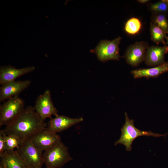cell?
<instances>
[{
    "label": "cell",
    "instance_id": "6da1fadb",
    "mask_svg": "<svg viewBox=\"0 0 168 168\" xmlns=\"http://www.w3.org/2000/svg\"><path fill=\"white\" fill-rule=\"evenodd\" d=\"M47 125L37 114L34 107L29 106L6 125L3 130L6 135H16L23 141L46 128Z\"/></svg>",
    "mask_w": 168,
    "mask_h": 168
},
{
    "label": "cell",
    "instance_id": "7a4b0ae2",
    "mask_svg": "<svg viewBox=\"0 0 168 168\" xmlns=\"http://www.w3.org/2000/svg\"><path fill=\"white\" fill-rule=\"evenodd\" d=\"M125 122L121 129V133L120 137L115 142L114 145L116 146L118 144H123L126 147V150L127 151H131L133 142L138 137L144 136L156 138L166 137L167 135V133L161 134L154 133L151 131H141L134 126V120L130 119L126 112L125 113Z\"/></svg>",
    "mask_w": 168,
    "mask_h": 168
},
{
    "label": "cell",
    "instance_id": "3957f363",
    "mask_svg": "<svg viewBox=\"0 0 168 168\" xmlns=\"http://www.w3.org/2000/svg\"><path fill=\"white\" fill-rule=\"evenodd\" d=\"M43 158L46 168H60L73 159L68 147L61 141L45 150Z\"/></svg>",
    "mask_w": 168,
    "mask_h": 168
},
{
    "label": "cell",
    "instance_id": "277c9868",
    "mask_svg": "<svg viewBox=\"0 0 168 168\" xmlns=\"http://www.w3.org/2000/svg\"><path fill=\"white\" fill-rule=\"evenodd\" d=\"M16 150L30 168H42L43 151L36 147L29 138L23 140Z\"/></svg>",
    "mask_w": 168,
    "mask_h": 168
},
{
    "label": "cell",
    "instance_id": "5b68a950",
    "mask_svg": "<svg viewBox=\"0 0 168 168\" xmlns=\"http://www.w3.org/2000/svg\"><path fill=\"white\" fill-rule=\"evenodd\" d=\"M24 100L19 96L12 97L0 105V126L6 125L25 109Z\"/></svg>",
    "mask_w": 168,
    "mask_h": 168
},
{
    "label": "cell",
    "instance_id": "8992f818",
    "mask_svg": "<svg viewBox=\"0 0 168 168\" xmlns=\"http://www.w3.org/2000/svg\"><path fill=\"white\" fill-rule=\"evenodd\" d=\"M121 39L119 36L111 41L101 40L94 50L98 59L102 62L119 60V45Z\"/></svg>",
    "mask_w": 168,
    "mask_h": 168
},
{
    "label": "cell",
    "instance_id": "52a82bcc",
    "mask_svg": "<svg viewBox=\"0 0 168 168\" xmlns=\"http://www.w3.org/2000/svg\"><path fill=\"white\" fill-rule=\"evenodd\" d=\"M34 108L37 114L44 121L47 118H51L53 115L58 114V110L54 105L49 89L38 97Z\"/></svg>",
    "mask_w": 168,
    "mask_h": 168
},
{
    "label": "cell",
    "instance_id": "ba28073f",
    "mask_svg": "<svg viewBox=\"0 0 168 168\" xmlns=\"http://www.w3.org/2000/svg\"><path fill=\"white\" fill-rule=\"evenodd\" d=\"M148 47L147 43L143 41L136 42L129 46L124 55L126 62L133 67L138 66L145 60Z\"/></svg>",
    "mask_w": 168,
    "mask_h": 168
},
{
    "label": "cell",
    "instance_id": "9c48e42d",
    "mask_svg": "<svg viewBox=\"0 0 168 168\" xmlns=\"http://www.w3.org/2000/svg\"><path fill=\"white\" fill-rule=\"evenodd\" d=\"M29 139L36 147L43 151L51 147L61 141L59 135L49 131L46 128L38 132Z\"/></svg>",
    "mask_w": 168,
    "mask_h": 168
},
{
    "label": "cell",
    "instance_id": "30bf717a",
    "mask_svg": "<svg viewBox=\"0 0 168 168\" xmlns=\"http://www.w3.org/2000/svg\"><path fill=\"white\" fill-rule=\"evenodd\" d=\"M29 80L15 81L1 85L0 87V102H4L12 97L19 95L31 84Z\"/></svg>",
    "mask_w": 168,
    "mask_h": 168
},
{
    "label": "cell",
    "instance_id": "8fae6325",
    "mask_svg": "<svg viewBox=\"0 0 168 168\" xmlns=\"http://www.w3.org/2000/svg\"><path fill=\"white\" fill-rule=\"evenodd\" d=\"M83 120L82 117L73 118L58 114L54 118L50 119L46 128L49 131L57 133L82 122Z\"/></svg>",
    "mask_w": 168,
    "mask_h": 168
},
{
    "label": "cell",
    "instance_id": "7c38bea8",
    "mask_svg": "<svg viewBox=\"0 0 168 168\" xmlns=\"http://www.w3.org/2000/svg\"><path fill=\"white\" fill-rule=\"evenodd\" d=\"M33 66L16 68L11 65L1 66L0 68V84L1 85L16 81L18 77L33 71Z\"/></svg>",
    "mask_w": 168,
    "mask_h": 168
},
{
    "label": "cell",
    "instance_id": "4fadbf2b",
    "mask_svg": "<svg viewBox=\"0 0 168 168\" xmlns=\"http://www.w3.org/2000/svg\"><path fill=\"white\" fill-rule=\"evenodd\" d=\"M168 52V46H151L147 48L144 61L150 66L160 65L165 62V56Z\"/></svg>",
    "mask_w": 168,
    "mask_h": 168
},
{
    "label": "cell",
    "instance_id": "5bb4252c",
    "mask_svg": "<svg viewBox=\"0 0 168 168\" xmlns=\"http://www.w3.org/2000/svg\"><path fill=\"white\" fill-rule=\"evenodd\" d=\"M0 166L3 168H30L16 149L6 151L0 156Z\"/></svg>",
    "mask_w": 168,
    "mask_h": 168
},
{
    "label": "cell",
    "instance_id": "9a60e30c",
    "mask_svg": "<svg viewBox=\"0 0 168 168\" xmlns=\"http://www.w3.org/2000/svg\"><path fill=\"white\" fill-rule=\"evenodd\" d=\"M168 72V62L153 67L134 70L131 73L135 78L141 77H156Z\"/></svg>",
    "mask_w": 168,
    "mask_h": 168
},
{
    "label": "cell",
    "instance_id": "2e32d148",
    "mask_svg": "<svg viewBox=\"0 0 168 168\" xmlns=\"http://www.w3.org/2000/svg\"><path fill=\"white\" fill-rule=\"evenodd\" d=\"M150 30L152 41L157 44L162 43L166 44L165 40L166 34L161 29L151 22Z\"/></svg>",
    "mask_w": 168,
    "mask_h": 168
},
{
    "label": "cell",
    "instance_id": "e0dca14e",
    "mask_svg": "<svg viewBox=\"0 0 168 168\" xmlns=\"http://www.w3.org/2000/svg\"><path fill=\"white\" fill-rule=\"evenodd\" d=\"M167 14L152 13L151 22L161 29L166 34L168 33V20Z\"/></svg>",
    "mask_w": 168,
    "mask_h": 168
},
{
    "label": "cell",
    "instance_id": "ac0fdd59",
    "mask_svg": "<svg viewBox=\"0 0 168 168\" xmlns=\"http://www.w3.org/2000/svg\"><path fill=\"white\" fill-rule=\"evenodd\" d=\"M142 27V23L139 19L132 17L128 20L125 25L124 30L128 34L134 35L138 33Z\"/></svg>",
    "mask_w": 168,
    "mask_h": 168
},
{
    "label": "cell",
    "instance_id": "d6986e66",
    "mask_svg": "<svg viewBox=\"0 0 168 168\" xmlns=\"http://www.w3.org/2000/svg\"><path fill=\"white\" fill-rule=\"evenodd\" d=\"M152 13H168V0H161L148 6Z\"/></svg>",
    "mask_w": 168,
    "mask_h": 168
},
{
    "label": "cell",
    "instance_id": "ffe728a7",
    "mask_svg": "<svg viewBox=\"0 0 168 168\" xmlns=\"http://www.w3.org/2000/svg\"><path fill=\"white\" fill-rule=\"evenodd\" d=\"M23 141L16 135H6L5 136V145L6 151H10L17 149Z\"/></svg>",
    "mask_w": 168,
    "mask_h": 168
},
{
    "label": "cell",
    "instance_id": "44dd1931",
    "mask_svg": "<svg viewBox=\"0 0 168 168\" xmlns=\"http://www.w3.org/2000/svg\"><path fill=\"white\" fill-rule=\"evenodd\" d=\"M6 134L3 130L0 131V156L6 151L5 145Z\"/></svg>",
    "mask_w": 168,
    "mask_h": 168
},
{
    "label": "cell",
    "instance_id": "7402d4cb",
    "mask_svg": "<svg viewBox=\"0 0 168 168\" xmlns=\"http://www.w3.org/2000/svg\"><path fill=\"white\" fill-rule=\"evenodd\" d=\"M138 2L141 3H145L149 1L148 0H138L137 1Z\"/></svg>",
    "mask_w": 168,
    "mask_h": 168
},
{
    "label": "cell",
    "instance_id": "603a6c76",
    "mask_svg": "<svg viewBox=\"0 0 168 168\" xmlns=\"http://www.w3.org/2000/svg\"><path fill=\"white\" fill-rule=\"evenodd\" d=\"M166 44L168 46V36H166Z\"/></svg>",
    "mask_w": 168,
    "mask_h": 168
},
{
    "label": "cell",
    "instance_id": "cb8c5ba5",
    "mask_svg": "<svg viewBox=\"0 0 168 168\" xmlns=\"http://www.w3.org/2000/svg\"><path fill=\"white\" fill-rule=\"evenodd\" d=\"M0 168H3L1 166H0Z\"/></svg>",
    "mask_w": 168,
    "mask_h": 168
},
{
    "label": "cell",
    "instance_id": "d4e9b609",
    "mask_svg": "<svg viewBox=\"0 0 168 168\" xmlns=\"http://www.w3.org/2000/svg\"></svg>",
    "mask_w": 168,
    "mask_h": 168
}]
</instances>
